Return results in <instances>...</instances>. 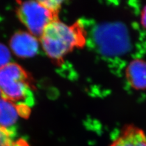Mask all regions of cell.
<instances>
[{
    "instance_id": "1",
    "label": "cell",
    "mask_w": 146,
    "mask_h": 146,
    "mask_svg": "<svg viewBox=\"0 0 146 146\" xmlns=\"http://www.w3.org/2000/svg\"><path fill=\"white\" fill-rule=\"evenodd\" d=\"M39 38L46 54L60 66L66 55L86 44V31L82 20L67 25L58 19L45 27Z\"/></svg>"
},
{
    "instance_id": "2",
    "label": "cell",
    "mask_w": 146,
    "mask_h": 146,
    "mask_svg": "<svg viewBox=\"0 0 146 146\" xmlns=\"http://www.w3.org/2000/svg\"><path fill=\"white\" fill-rule=\"evenodd\" d=\"M34 81L23 68L9 63L0 68L1 97L16 104L31 108L34 104Z\"/></svg>"
},
{
    "instance_id": "3",
    "label": "cell",
    "mask_w": 146,
    "mask_h": 146,
    "mask_svg": "<svg viewBox=\"0 0 146 146\" xmlns=\"http://www.w3.org/2000/svg\"><path fill=\"white\" fill-rule=\"evenodd\" d=\"M106 56L121 54L127 48V37L122 26L103 24L94 27L86 34V43Z\"/></svg>"
},
{
    "instance_id": "4",
    "label": "cell",
    "mask_w": 146,
    "mask_h": 146,
    "mask_svg": "<svg viewBox=\"0 0 146 146\" xmlns=\"http://www.w3.org/2000/svg\"><path fill=\"white\" fill-rule=\"evenodd\" d=\"M17 15L21 22L36 38H40L50 23L58 19V12L50 10L36 0H16Z\"/></svg>"
},
{
    "instance_id": "5",
    "label": "cell",
    "mask_w": 146,
    "mask_h": 146,
    "mask_svg": "<svg viewBox=\"0 0 146 146\" xmlns=\"http://www.w3.org/2000/svg\"><path fill=\"white\" fill-rule=\"evenodd\" d=\"M38 44L36 37L24 31L17 32L10 40L12 51L17 57L22 58L34 57L38 52Z\"/></svg>"
},
{
    "instance_id": "6",
    "label": "cell",
    "mask_w": 146,
    "mask_h": 146,
    "mask_svg": "<svg viewBox=\"0 0 146 146\" xmlns=\"http://www.w3.org/2000/svg\"><path fill=\"white\" fill-rule=\"evenodd\" d=\"M110 146H146V135L138 127L127 126Z\"/></svg>"
},
{
    "instance_id": "7",
    "label": "cell",
    "mask_w": 146,
    "mask_h": 146,
    "mask_svg": "<svg viewBox=\"0 0 146 146\" xmlns=\"http://www.w3.org/2000/svg\"><path fill=\"white\" fill-rule=\"evenodd\" d=\"M126 76L133 88H146V62L141 60L131 62L127 68Z\"/></svg>"
},
{
    "instance_id": "8",
    "label": "cell",
    "mask_w": 146,
    "mask_h": 146,
    "mask_svg": "<svg viewBox=\"0 0 146 146\" xmlns=\"http://www.w3.org/2000/svg\"><path fill=\"white\" fill-rule=\"evenodd\" d=\"M19 116L16 104L0 98V125L8 129L13 128Z\"/></svg>"
},
{
    "instance_id": "9",
    "label": "cell",
    "mask_w": 146,
    "mask_h": 146,
    "mask_svg": "<svg viewBox=\"0 0 146 146\" xmlns=\"http://www.w3.org/2000/svg\"><path fill=\"white\" fill-rule=\"evenodd\" d=\"M16 135L15 128L3 127L0 125V146H9L14 141Z\"/></svg>"
},
{
    "instance_id": "10",
    "label": "cell",
    "mask_w": 146,
    "mask_h": 146,
    "mask_svg": "<svg viewBox=\"0 0 146 146\" xmlns=\"http://www.w3.org/2000/svg\"><path fill=\"white\" fill-rule=\"evenodd\" d=\"M11 54L5 45L0 43V68L10 63Z\"/></svg>"
},
{
    "instance_id": "11",
    "label": "cell",
    "mask_w": 146,
    "mask_h": 146,
    "mask_svg": "<svg viewBox=\"0 0 146 146\" xmlns=\"http://www.w3.org/2000/svg\"><path fill=\"white\" fill-rule=\"evenodd\" d=\"M50 10L58 12L64 0H36Z\"/></svg>"
},
{
    "instance_id": "12",
    "label": "cell",
    "mask_w": 146,
    "mask_h": 146,
    "mask_svg": "<svg viewBox=\"0 0 146 146\" xmlns=\"http://www.w3.org/2000/svg\"><path fill=\"white\" fill-rule=\"evenodd\" d=\"M9 146H30L29 143L23 139H19L16 141H14Z\"/></svg>"
},
{
    "instance_id": "13",
    "label": "cell",
    "mask_w": 146,
    "mask_h": 146,
    "mask_svg": "<svg viewBox=\"0 0 146 146\" xmlns=\"http://www.w3.org/2000/svg\"><path fill=\"white\" fill-rule=\"evenodd\" d=\"M141 23L143 26L146 28V6L143 9L141 13Z\"/></svg>"
},
{
    "instance_id": "14",
    "label": "cell",
    "mask_w": 146,
    "mask_h": 146,
    "mask_svg": "<svg viewBox=\"0 0 146 146\" xmlns=\"http://www.w3.org/2000/svg\"><path fill=\"white\" fill-rule=\"evenodd\" d=\"M2 98V97H1V91H0V98Z\"/></svg>"
}]
</instances>
